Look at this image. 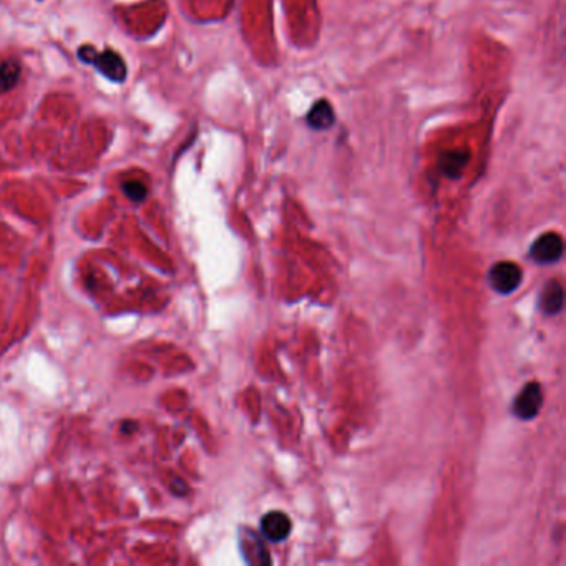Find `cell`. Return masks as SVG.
<instances>
[{
    "label": "cell",
    "mask_w": 566,
    "mask_h": 566,
    "mask_svg": "<svg viewBox=\"0 0 566 566\" xmlns=\"http://www.w3.org/2000/svg\"><path fill=\"white\" fill-rule=\"evenodd\" d=\"M522 281L523 273L520 269V266L510 261L497 262L490 269V273H488V283H490L493 291H497L498 294H505V296L517 291Z\"/></svg>",
    "instance_id": "6da1fadb"
},
{
    "label": "cell",
    "mask_w": 566,
    "mask_h": 566,
    "mask_svg": "<svg viewBox=\"0 0 566 566\" xmlns=\"http://www.w3.org/2000/svg\"><path fill=\"white\" fill-rule=\"evenodd\" d=\"M543 405V391L538 382H530L522 389L513 402V412L518 419L532 420L540 414Z\"/></svg>",
    "instance_id": "7a4b0ae2"
},
{
    "label": "cell",
    "mask_w": 566,
    "mask_h": 566,
    "mask_svg": "<svg viewBox=\"0 0 566 566\" xmlns=\"http://www.w3.org/2000/svg\"><path fill=\"white\" fill-rule=\"evenodd\" d=\"M530 255L540 264H551L563 256V239L558 233H545L532 244Z\"/></svg>",
    "instance_id": "3957f363"
},
{
    "label": "cell",
    "mask_w": 566,
    "mask_h": 566,
    "mask_svg": "<svg viewBox=\"0 0 566 566\" xmlns=\"http://www.w3.org/2000/svg\"><path fill=\"white\" fill-rule=\"evenodd\" d=\"M239 545L244 555V560L251 565H269L271 558L264 541L252 530H241L239 535Z\"/></svg>",
    "instance_id": "277c9868"
},
{
    "label": "cell",
    "mask_w": 566,
    "mask_h": 566,
    "mask_svg": "<svg viewBox=\"0 0 566 566\" xmlns=\"http://www.w3.org/2000/svg\"><path fill=\"white\" fill-rule=\"evenodd\" d=\"M292 523L283 511H269L261 520V533L266 540L279 543L286 540L291 533Z\"/></svg>",
    "instance_id": "5b68a950"
},
{
    "label": "cell",
    "mask_w": 566,
    "mask_h": 566,
    "mask_svg": "<svg viewBox=\"0 0 566 566\" xmlns=\"http://www.w3.org/2000/svg\"><path fill=\"white\" fill-rule=\"evenodd\" d=\"M92 62L95 67H97L98 72H102L107 79H110L112 81H123L126 76V67L123 58H121L119 53L113 52V50H105L103 53H95V57L92 58Z\"/></svg>",
    "instance_id": "8992f818"
},
{
    "label": "cell",
    "mask_w": 566,
    "mask_h": 566,
    "mask_svg": "<svg viewBox=\"0 0 566 566\" xmlns=\"http://www.w3.org/2000/svg\"><path fill=\"white\" fill-rule=\"evenodd\" d=\"M306 121L312 130L324 131L334 125V121H336V113H334V108L328 100L321 98L311 107V110L306 116Z\"/></svg>",
    "instance_id": "52a82bcc"
},
{
    "label": "cell",
    "mask_w": 566,
    "mask_h": 566,
    "mask_svg": "<svg viewBox=\"0 0 566 566\" xmlns=\"http://www.w3.org/2000/svg\"><path fill=\"white\" fill-rule=\"evenodd\" d=\"M540 306L545 314L555 316L563 309V289L558 281H548L540 296Z\"/></svg>",
    "instance_id": "ba28073f"
},
{
    "label": "cell",
    "mask_w": 566,
    "mask_h": 566,
    "mask_svg": "<svg viewBox=\"0 0 566 566\" xmlns=\"http://www.w3.org/2000/svg\"><path fill=\"white\" fill-rule=\"evenodd\" d=\"M469 151H460V149H457V151H447L440 158L442 173L448 176V178H459L465 165L469 163Z\"/></svg>",
    "instance_id": "9c48e42d"
},
{
    "label": "cell",
    "mask_w": 566,
    "mask_h": 566,
    "mask_svg": "<svg viewBox=\"0 0 566 566\" xmlns=\"http://www.w3.org/2000/svg\"><path fill=\"white\" fill-rule=\"evenodd\" d=\"M22 67L15 58H7L0 63V93H6L17 85L20 79Z\"/></svg>",
    "instance_id": "30bf717a"
},
{
    "label": "cell",
    "mask_w": 566,
    "mask_h": 566,
    "mask_svg": "<svg viewBox=\"0 0 566 566\" xmlns=\"http://www.w3.org/2000/svg\"><path fill=\"white\" fill-rule=\"evenodd\" d=\"M121 189H123L126 198H130L131 201H135V203H142L143 199L147 198V188H144V184L142 183V181H137V180L125 181V183L121 184Z\"/></svg>",
    "instance_id": "8fae6325"
},
{
    "label": "cell",
    "mask_w": 566,
    "mask_h": 566,
    "mask_svg": "<svg viewBox=\"0 0 566 566\" xmlns=\"http://www.w3.org/2000/svg\"><path fill=\"white\" fill-rule=\"evenodd\" d=\"M171 490H173L175 495L178 497H183L184 493H187V483L183 482V480L180 478H175L173 482H171Z\"/></svg>",
    "instance_id": "7c38bea8"
},
{
    "label": "cell",
    "mask_w": 566,
    "mask_h": 566,
    "mask_svg": "<svg viewBox=\"0 0 566 566\" xmlns=\"http://www.w3.org/2000/svg\"><path fill=\"white\" fill-rule=\"evenodd\" d=\"M133 429H137V425H135V424H130V422H125V424H123V427H121V432L126 433V430H133Z\"/></svg>",
    "instance_id": "4fadbf2b"
}]
</instances>
